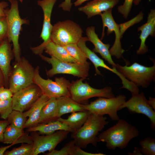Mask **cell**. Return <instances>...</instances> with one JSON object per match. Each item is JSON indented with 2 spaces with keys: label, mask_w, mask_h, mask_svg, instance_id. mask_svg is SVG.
<instances>
[{
  "label": "cell",
  "mask_w": 155,
  "mask_h": 155,
  "mask_svg": "<svg viewBox=\"0 0 155 155\" xmlns=\"http://www.w3.org/2000/svg\"><path fill=\"white\" fill-rule=\"evenodd\" d=\"M131 98L125 101L120 107L119 110L127 108L131 113L141 114L147 117L150 121L151 126L155 128V111L149 104L143 92L133 94Z\"/></svg>",
  "instance_id": "4fadbf2b"
},
{
  "label": "cell",
  "mask_w": 155,
  "mask_h": 155,
  "mask_svg": "<svg viewBox=\"0 0 155 155\" xmlns=\"http://www.w3.org/2000/svg\"><path fill=\"white\" fill-rule=\"evenodd\" d=\"M7 0L8 1H9L10 2V3H11L13 0Z\"/></svg>",
  "instance_id": "7dc6e473"
},
{
  "label": "cell",
  "mask_w": 155,
  "mask_h": 155,
  "mask_svg": "<svg viewBox=\"0 0 155 155\" xmlns=\"http://www.w3.org/2000/svg\"><path fill=\"white\" fill-rule=\"evenodd\" d=\"M12 98L0 100V117L4 120H7L13 111Z\"/></svg>",
  "instance_id": "d6a6232c"
},
{
  "label": "cell",
  "mask_w": 155,
  "mask_h": 155,
  "mask_svg": "<svg viewBox=\"0 0 155 155\" xmlns=\"http://www.w3.org/2000/svg\"><path fill=\"white\" fill-rule=\"evenodd\" d=\"M9 4L5 1L0 2V17H6L7 12L9 9L7 7Z\"/></svg>",
  "instance_id": "ab89813d"
},
{
  "label": "cell",
  "mask_w": 155,
  "mask_h": 155,
  "mask_svg": "<svg viewBox=\"0 0 155 155\" xmlns=\"http://www.w3.org/2000/svg\"><path fill=\"white\" fill-rule=\"evenodd\" d=\"M4 80L3 74L0 69V84L2 83Z\"/></svg>",
  "instance_id": "f6af8a7d"
},
{
  "label": "cell",
  "mask_w": 155,
  "mask_h": 155,
  "mask_svg": "<svg viewBox=\"0 0 155 155\" xmlns=\"http://www.w3.org/2000/svg\"><path fill=\"white\" fill-rule=\"evenodd\" d=\"M142 0H134L133 3L135 5H138Z\"/></svg>",
  "instance_id": "bcb514c9"
},
{
  "label": "cell",
  "mask_w": 155,
  "mask_h": 155,
  "mask_svg": "<svg viewBox=\"0 0 155 155\" xmlns=\"http://www.w3.org/2000/svg\"><path fill=\"white\" fill-rule=\"evenodd\" d=\"M129 154L130 155H142L141 152L140 148L138 147H135L133 153L129 152Z\"/></svg>",
  "instance_id": "7bdbcfd3"
},
{
  "label": "cell",
  "mask_w": 155,
  "mask_h": 155,
  "mask_svg": "<svg viewBox=\"0 0 155 155\" xmlns=\"http://www.w3.org/2000/svg\"><path fill=\"white\" fill-rule=\"evenodd\" d=\"M84 79L80 78L71 83L69 88L70 97L74 100L81 104L91 98L103 97L107 98L115 96L112 89L110 86L102 89H96L90 86Z\"/></svg>",
  "instance_id": "30bf717a"
},
{
  "label": "cell",
  "mask_w": 155,
  "mask_h": 155,
  "mask_svg": "<svg viewBox=\"0 0 155 155\" xmlns=\"http://www.w3.org/2000/svg\"><path fill=\"white\" fill-rule=\"evenodd\" d=\"M144 13L141 11L135 17L125 22L119 24L121 34L122 37L125 31L130 27L141 22L143 19Z\"/></svg>",
  "instance_id": "836d02e7"
},
{
  "label": "cell",
  "mask_w": 155,
  "mask_h": 155,
  "mask_svg": "<svg viewBox=\"0 0 155 155\" xmlns=\"http://www.w3.org/2000/svg\"><path fill=\"white\" fill-rule=\"evenodd\" d=\"M13 93L9 88L3 87L0 88V100H7L12 98Z\"/></svg>",
  "instance_id": "8d00e7d4"
},
{
  "label": "cell",
  "mask_w": 155,
  "mask_h": 155,
  "mask_svg": "<svg viewBox=\"0 0 155 155\" xmlns=\"http://www.w3.org/2000/svg\"><path fill=\"white\" fill-rule=\"evenodd\" d=\"M120 0H93L85 5L79 7L78 9L84 13L88 18L100 14L103 12L112 9Z\"/></svg>",
  "instance_id": "e0dca14e"
},
{
  "label": "cell",
  "mask_w": 155,
  "mask_h": 155,
  "mask_svg": "<svg viewBox=\"0 0 155 155\" xmlns=\"http://www.w3.org/2000/svg\"><path fill=\"white\" fill-rule=\"evenodd\" d=\"M49 98L42 94L28 110L23 112L25 117H28L25 124L24 128L31 127L38 124L42 108Z\"/></svg>",
  "instance_id": "7402d4cb"
},
{
  "label": "cell",
  "mask_w": 155,
  "mask_h": 155,
  "mask_svg": "<svg viewBox=\"0 0 155 155\" xmlns=\"http://www.w3.org/2000/svg\"><path fill=\"white\" fill-rule=\"evenodd\" d=\"M126 97L120 94L111 98L99 97L89 104H83L85 110L99 115H108L113 121H118L120 118L117 114L120 106L126 101Z\"/></svg>",
  "instance_id": "ba28073f"
},
{
  "label": "cell",
  "mask_w": 155,
  "mask_h": 155,
  "mask_svg": "<svg viewBox=\"0 0 155 155\" xmlns=\"http://www.w3.org/2000/svg\"><path fill=\"white\" fill-rule=\"evenodd\" d=\"M41 59L51 64L52 68L46 71L49 77L58 74H65L83 78L84 80L89 76L90 63L81 64L77 62L71 63L60 61L55 57H48L42 54L39 55Z\"/></svg>",
  "instance_id": "8992f818"
},
{
  "label": "cell",
  "mask_w": 155,
  "mask_h": 155,
  "mask_svg": "<svg viewBox=\"0 0 155 155\" xmlns=\"http://www.w3.org/2000/svg\"><path fill=\"white\" fill-rule=\"evenodd\" d=\"M70 132L60 130L49 135H40L35 134L32 137L33 147L31 155H37L55 149L57 145L67 137Z\"/></svg>",
  "instance_id": "7c38bea8"
},
{
  "label": "cell",
  "mask_w": 155,
  "mask_h": 155,
  "mask_svg": "<svg viewBox=\"0 0 155 155\" xmlns=\"http://www.w3.org/2000/svg\"><path fill=\"white\" fill-rule=\"evenodd\" d=\"M23 112L13 110L7 120L9 124L23 129L27 120Z\"/></svg>",
  "instance_id": "83f0119b"
},
{
  "label": "cell",
  "mask_w": 155,
  "mask_h": 155,
  "mask_svg": "<svg viewBox=\"0 0 155 155\" xmlns=\"http://www.w3.org/2000/svg\"><path fill=\"white\" fill-rule=\"evenodd\" d=\"M44 50L51 57L60 61L71 63L77 62L64 46L57 44L51 41L46 44Z\"/></svg>",
  "instance_id": "484cf974"
},
{
  "label": "cell",
  "mask_w": 155,
  "mask_h": 155,
  "mask_svg": "<svg viewBox=\"0 0 155 155\" xmlns=\"http://www.w3.org/2000/svg\"><path fill=\"white\" fill-rule=\"evenodd\" d=\"M21 3H22L23 2V0H19Z\"/></svg>",
  "instance_id": "c3c4849f"
},
{
  "label": "cell",
  "mask_w": 155,
  "mask_h": 155,
  "mask_svg": "<svg viewBox=\"0 0 155 155\" xmlns=\"http://www.w3.org/2000/svg\"><path fill=\"white\" fill-rule=\"evenodd\" d=\"M57 107L56 98H50L41 110L38 123H46L55 120Z\"/></svg>",
  "instance_id": "4316f807"
},
{
  "label": "cell",
  "mask_w": 155,
  "mask_h": 155,
  "mask_svg": "<svg viewBox=\"0 0 155 155\" xmlns=\"http://www.w3.org/2000/svg\"><path fill=\"white\" fill-rule=\"evenodd\" d=\"M63 46L77 63L83 64L87 62L88 58L77 44H70Z\"/></svg>",
  "instance_id": "f1b7e54d"
},
{
  "label": "cell",
  "mask_w": 155,
  "mask_h": 155,
  "mask_svg": "<svg viewBox=\"0 0 155 155\" xmlns=\"http://www.w3.org/2000/svg\"><path fill=\"white\" fill-rule=\"evenodd\" d=\"M39 69L38 66L35 69L33 82L40 88L43 94L50 98L70 97L69 88L71 83L69 80L63 77L56 78L55 81L49 79H44L40 76Z\"/></svg>",
  "instance_id": "9c48e42d"
},
{
  "label": "cell",
  "mask_w": 155,
  "mask_h": 155,
  "mask_svg": "<svg viewBox=\"0 0 155 155\" xmlns=\"http://www.w3.org/2000/svg\"><path fill=\"white\" fill-rule=\"evenodd\" d=\"M106 119L104 115L90 114L82 127L71 135L75 145L81 148H85L90 144L96 147L99 142V132L109 123Z\"/></svg>",
  "instance_id": "7a4b0ae2"
},
{
  "label": "cell",
  "mask_w": 155,
  "mask_h": 155,
  "mask_svg": "<svg viewBox=\"0 0 155 155\" xmlns=\"http://www.w3.org/2000/svg\"><path fill=\"white\" fill-rule=\"evenodd\" d=\"M60 130L67 131L73 132L72 130L68 126L57 120L28 128L26 131L28 132L38 131L42 134L47 135Z\"/></svg>",
  "instance_id": "cb8c5ba5"
},
{
  "label": "cell",
  "mask_w": 155,
  "mask_h": 155,
  "mask_svg": "<svg viewBox=\"0 0 155 155\" xmlns=\"http://www.w3.org/2000/svg\"><path fill=\"white\" fill-rule=\"evenodd\" d=\"M1 41H1V40H0V43H1Z\"/></svg>",
  "instance_id": "681fc988"
},
{
  "label": "cell",
  "mask_w": 155,
  "mask_h": 155,
  "mask_svg": "<svg viewBox=\"0 0 155 155\" xmlns=\"http://www.w3.org/2000/svg\"><path fill=\"white\" fill-rule=\"evenodd\" d=\"M3 143L15 145L20 143L33 144V142L32 137L25 133L23 129L9 124L4 131Z\"/></svg>",
  "instance_id": "d6986e66"
},
{
  "label": "cell",
  "mask_w": 155,
  "mask_h": 155,
  "mask_svg": "<svg viewBox=\"0 0 155 155\" xmlns=\"http://www.w3.org/2000/svg\"><path fill=\"white\" fill-rule=\"evenodd\" d=\"M88 41L87 37H82L77 44L81 49L86 56L89 59L94 65L96 72V74L102 75L98 67H102L107 69L118 75L119 73L115 69L111 68L107 66L103 60L99 58L93 51L90 49L86 45V42Z\"/></svg>",
  "instance_id": "ffe728a7"
},
{
  "label": "cell",
  "mask_w": 155,
  "mask_h": 155,
  "mask_svg": "<svg viewBox=\"0 0 155 155\" xmlns=\"http://www.w3.org/2000/svg\"><path fill=\"white\" fill-rule=\"evenodd\" d=\"M117 70L127 79L139 87H148L155 79V64L146 67L135 62L128 66L117 64Z\"/></svg>",
  "instance_id": "5b68a950"
},
{
  "label": "cell",
  "mask_w": 155,
  "mask_h": 155,
  "mask_svg": "<svg viewBox=\"0 0 155 155\" xmlns=\"http://www.w3.org/2000/svg\"><path fill=\"white\" fill-rule=\"evenodd\" d=\"M89 0H77L74 3L75 6H78L82 4L84 2Z\"/></svg>",
  "instance_id": "ee69618b"
},
{
  "label": "cell",
  "mask_w": 155,
  "mask_h": 155,
  "mask_svg": "<svg viewBox=\"0 0 155 155\" xmlns=\"http://www.w3.org/2000/svg\"><path fill=\"white\" fill-rule=\"evenodd\" d=\"M14 145L13 144H11L10 145L6 146L0 147V155H4L6 150Z\"/></svg>",
  "instance_id": "60d3db41"
},
{
  "label": "cell",
  "mask_w": 155,
  "mask_h": 155,
  "mask_svg": "<svg viewBox=\"0 0 155 155\" xmlns=\"http://www.w3.org/2000/svg\"><path fill=\"white\" fill-rule=\"evenodd\" d=\"M56 98L57 107L55 114L56 120L66 114L86 110L83 104L76 102L70 96H63Z\"/></svg>",
  "instance_id": "44dd1931"
},
{
  "label": "cell",
  "mask_w": 155,
  "mask_h": 155,
  "mask_svg": "<svg viewBox=\"0 0 155 155\" xmlns=\"http://www.w3.org/2000/svg\"><path fill=\"white\" fill-rule=\"evenodd\" d=\"M9 124L7 120L0 121V142H3L4 131Z\"/></svg>",
  "instance_id": "f35d334b"
},
{
  "label": "cell",
  "mask_w": 155,
  "mask_h": 155,
  "mask_svg": "<svg viewBox=\"0 0 155 155\" xmlns=\"http://www.w3.org/2000/svg\"><path fill=\"white\" fill-rule=\"evenodd\" d=\"M112 9H109L102 13L100 16L102 21L103 29L101 39H103L104 35V30L107 27V34L109 35L114 32L115 35V39L112 47L109 49L111 56L115 57L116 58H121L125 51L122 48L121 39V36L119 24L115 21L112 13Z\"/></svg>",
  "instance_id": "9a60e30c"
},
{
  "label": "cell",
  "mask_w": 155,
  "mask_h": 155,
  "mask_svg": "<svg viewBox=\"0 0 155 155\" xmlns=\"http://www.w3.org/2000/svg\"><path fill=\"white\" fill-rule=\"evenodd\" d=\"M83 33L80 25L71 20L59 21L53 26L51 40L54 43L62 46L77 44L82 37Z\"/></svg>",
  "instance_id": "277c9868"
},
{
  "label": "cell",
  "mask_w": 155,
  "mask_h": 155,
  "mask_svg": "<svg viewBox=\"0 0 155 155\" xmlns=\"http://www.w3.org/2000/svg\"><path fill=\"white\" fill-rule=\"evenodd\" d=\"M7 24L6 17H0V40L2 41L7 37Z\"/></svg>",
  "instance_id": "d590c367"
},
{
  "label": "cell",
  "mask_w": 155,
  "mask_h": 155,
  "mask_svg": "<svg viewBox=\"0 0 155 155\" xmlns=\"http://www.w3.org/2000/svg\"><path fill=\"white\" fill-rule=\"evenodd\" d=\"M10 3V8L8 9L6 16L8 27L7 38L9 42L12 43L13 53L16 61L17 62L21 58L19 42L20 32L22 30V25L28 24L29 21L26 18H21L17 0H13Z\"/></svg>",
  "instance_id": "3957f363"
},
{
  "label": "cell",
  "mask_w": 155,
  "mask_h": 155,
  "mask_svg": "<svg viewBox=\"0 0 155 155\" xmlns=\"http://www.w3.org/2000/svg\"><path fill=\"white\" fill-rule=\"evenodd\" d=\"M76 145L73 140L66 144L61 149H54L45 154L47 155H73Z\"/></svg>",
  "instance_id": "4dcf8cb0"
},
{
  "label": "cell",
  "mask_w": 155,
  "mask_h": 155,
  "mask_svg": "<svg viewBox=\"0 0 155 155\" xmlns=\"http://www.w3.org/2000/svg\"><path fill=\"white\" fill-rule=\"evenodd\" d=\"M91 113L89 111L86 110L77 111L72 113L67 119L60 117L57 120L68 126L74 132L82 127Z\"/></svg>",
  "instance_id": "d4e9b609"
},
{
  "label": "cell",
  "mask_w": 155,
  "mask_h": 155,
  "mask_svg": "<svg viewBox=\"0 0 155 155\" xmlns=\"http://www.w3.org/2000/svg\"><path fill=\"white\" fill-rule=\"evenodd\" d=\"M137 31H141L139 37L141 43L139 49L136 51L137 55H143L148 51L145 44L149 36L154 37L155 36V10L152 9L148 14L147 22L137 28Z\"/></svg>",
  "instance_id": "ac0fdd59"
},
{
  "label": "cell",
  "mask_w": 155,
  "mask_h": 155,
  "mask_svg": "<svg viewBox=\"0 0 155 155\" xmlns=\"http://www.w3.org/2000/svg\"><path fill=\"white\" fill-rule=\"evenodd\" d=\"M34 70L24 57L16 62L9 78V89L13 94L34 84Z\"/></svg>",
  "instance_id": "52a82bcc"
},
{
  "label": "cell",
  "mask_w": 155,
  "mask_h": 155,
  "mask_svg": "<svg viewBox=\"0 0 155 155\" xmlns=\"http://www.w3.org/2000/svg\"><path fill=\"white\" fill-rule=\"evenodd\" d=\"M86 34L88 40L94 45V48L92 51L98 53L102 57L111 65L113 68L116 69L117 64L113 61L111 55L109 48L110 44L103 43L100 39L95 32V27L93 26H89L86 29Z\"/></svg>",
  "instance_id": "2e32d148"
},
{
  "label": "cell",
  "mask_w": 155,
  "mask_h": 155,
  "mask_svg": "<svg viewBox=\"0 0 155 155\" xmlns=\"http://www.w3.org/2000/svg\"><path fill=\"white\" fill-rule=\"evenodd\" d=\"M139 134V131L135 126L119 119L115 125L101 133L98 137V142H105L108 150H114L117 148L123 149Z\"/></svg>",
  "instance_id": "6da1fadb"
},
{
  "label": "cell",
  "mask_w": 155,
  "mask_h": 155,
  "mask_svg": "<svg viewBox=\"0 0 155 155\" xmlns=\"http://www.w3.org/2000/svg\"><path fill=\"white\" fill-rule=\"evenodd\" d=\"M33 147V144H22L20 147L5 152V155H31Z\"/></svg>",
  "instance_id": "1f68e13d"
},
{
  "label": "cell",
  "mask_w": 155,
  "mask_h": 155,
  "mask_svg": "<svg viewBox=\"0 0 155 155\" xmlns=\"http://www.w3.org/2000/svg\"><path fill=\"white\" fill-rule=\"evenodd\" d=\"M71 1V0H65L59 5V7L64 11H70L73 4Z\"/></svg>",
  "instance_id": "74e56055"
},
{
  "label": "cell",
  "mask_w": 155,
  "mask_h": 155,
  "mask_svg": "<svg viewBox=\"0 0 155 155\" xmlns=\"http://www.w3.org/2000/svg\"><path fill=\"white\" fill-rule=\"evenodd\" d=\"M10 42L6 37L0 44V69L5 82L8 81L10 73V63L12 56Z\"/></svg>",
  "instance_id": "603a6c76"
},
{
  "label": "cell",
  "mask_w": 155,
  "mask_h": 155,
  "mask_svg": "<svg viewBox=\"0 0 155 155\" xmlns=\"http://www.w3.org/2000/svg\"><path fill=\"white\" fill-rule=\"evenodd\" d=\"M142 154L145 155H155V139L152 137L145 138L139 142Z\"/></svg>",
  "instance_id": "f546056e"
},
{
  "label": "cell",
  "mask_w": 155,
  "mask_h": 155,
  "mask_svg": "<svg viewBox=\"0 0 155 155\" xmlns=\"http://www.w3.org/2000/svg\"><path fill=\"white\" fill-rule=\"evenodd\" d=\"M134 0H125L123 4L118 7V11L125 19H127L128 18Z\"/></svg>",
  "instance_id": "e575fe53"
},
{
  "label": "cell",
  "mask_w": 155,
  "mask_h": 155,
  "mask_svg": "<svg viewBox=\"0 0 155 155\" xmlns=\"http://www.w3.org/2000/svg\"><path fill=\"white\" fill-rule=\"evenodd\" d=\"M57 0H42L37 1V4L42 9L43 12V21L40 37L43 40L40 45L30 49L36 55L42 54L46 44L51 41V35L53 27L51 23L52 10Z\"/></svg>",
  "instance_id": "8fae6325"
},
{
  "label": "cell",
  "mask_w": 155,
  "mask_h": 155,
  "mask_svg": "<svg viewBox=\"0 0 155 155\" xmlns=\"http://www.w3.org/2000/svg\"><path fill=\"white\" fill-rule=\"evenodd\" d=\"M40 88L33 84L13 94L12 97L13 110L24 112L28 110L42 95Z\"/></svg>",
  "instance_id": "5bb4252c"
},
{
  "label": "cell",
  "mask_w": 155,
  "mask_h": 155,
  "mask_svg": "<svg viewBox=\"0 0 155 155\" xmlns=\"http://www.w3.org/2000/svg\"><path fill=\"white\" fill-rule=\"evenodd\" d=\"M148 102L153 109L155 111V98L151 97H149Z\"/></svg>",
  "instance_id": "b9f144b4"
}]
</instances>
